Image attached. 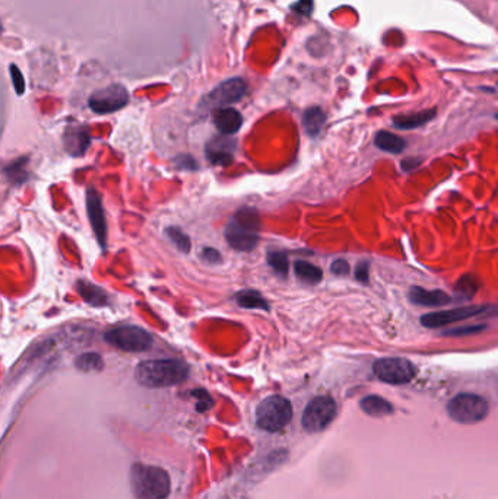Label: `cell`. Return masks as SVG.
Returning <instances> with one entry per match:
<instances>
[{"mask_svg": "<svg viewBox=\"0 0 498 499\" xmlns=\"http://www.w3.org/2000/svg\"><path fill=\"white\" fill-rule=\"evenodd\" d=\"M189 373V365L180 359H149L138 365L135 377L144 387L162 388L183 383Z\"/></svg>", "mask_w": 498, "mask_h": 499, "instance_id": "obj_1", "label": "cell"}, {"mask_svg": "<svg viewBox=\"0 0 498 499\" xmlns=\"http://www.w3.org/2000/svg\"><path fill=\"white\" fill-rule=\"evenodd\" d=\"M130 486L138 499H167L171 492L169 473L158 465L142 463L131 465Z\"/></svg>", "mask_w": 498, "mask_h": 499, "instance_id": "obj_2", "label": "cell"}, {"mask_svg": "<svg viewBox=\"0 0 498 499\" xmlns=\"http://www.w3.org/2000/svg\"><path fill=\"white\" fill-rule=\"evenodd\" d=\"M260 238V216L254 208L246 206L231 216L225 226V240L237 251H252Z\"/></svg>", "mask_w": 498, "mask_h": 499, "instance_id": "obj_3", "label": "cell"}, {"mask_svg": "<svg viewBox=\"0 0 498 499\" xmlns=\"http://www.w3.org/2000/svg\"><path fill=\"white\" fill-rule=\"evenodd\" d=\"M292 419V406L282 395H269L259 403L256 409V423L267 432L282 430Z\"/></svg>", "mask_w": 498, "mask_h": 499, "instance_id": "obj_4", "label": "cell"}, {"mask_svg": "<svg viewBox=\"0 0 498 499\" xmlns=\"http://www.w3.org/2000/svg\"><path fill=\"white\" fill-rule=\"evenodd\" d=\"M447 413L457 423L474 425L488 415V402L478 394L462 393L449 402Z\"/></svg>", "mask_w": 498, "mask_h": 499, "instance_id": "obj_5", "label": "cell"}, {"mask_svg": "<svg viewBox=\"0 0 498 499\" xmlns=\"http://www.w3.org/2000/svg\"><path fill=\"white\" fill-rule=\"evenodd\" d=\"M109 345L124 352H145L152 348V336L138 326H120L106 333Z\"/></svg>", "mask_w": 498, "mask_h": 499, "instance_id": "obj_6", "label": "cell"}, {"mask_svg": "<svg viewBox=\"0 0 498 499\" xmlns=\"http://www.w3.org/2000/svg\"><path fill=\"white\" fill-rule=\"evenodd\" d=\"M337 416V403L329 395H319L307 405L303 413V428L314 434L323 430Z\"/></svg>", "mask_w": 498, "mask_h": 499, "instance_id": "obj_7", "label": "cell"}, {"mask_svg": "<svg viewBox=\"0 0 498 499\" xmlns=\"http://www.w3.org/2000/svg\"><path fill=\"white\" fill-rule=\"evenodd\" d=\"M374 375L387 384H405L409 383L417 370L414 363L405 358H382L373 365Z\"/></svg>", "mask_w": 498, "mask_h": 499, "instance_id": "obj_8", "label": "cell"}, {"mask_svg": "<svg viewBox=\"0 0 498 499\" xmlns=\"http://www.w3.org/2000/svg\"><path fill=\"white\" fill-rule=\"evenodd\" d=\"M129 103V92L123 85L113 84L107 88L95 91L89 99L88 106L96 114H110L121 110Z\"/></svg>", "mask_w": 498, "mask_h": 499, "instance_id": "obj_9", "label": "cell"}, {"mask_svg": "<svg viewBox=\"0 0 498 499\" xmlns=\"http://www.w3.org/2000/svg\"><path fill=\"white\" fill-rule=\"evenodd\" d=\"M247 82L243 78H231L214 88L204 99V106L209 109H225L236 104L246 95Z\"/></svg>", "mask_w": 498, "mask_h": 499, "instance_id": "obj_10", "label": "cell"}, {"mask_svg": "<svg viewBox=\"0 0 498 499\" xmlns=\"http://www.w3.org/2000/svg\"><path fill=\"white\" fill-rule=\"evenodd\" d=\"M488 307H462V308H453V310H443V311H434L421 317V323L424 327L428 328H439L449 326L452 323H457L460 320H467L475 316H479L482 313H487Z\"/></svg>", "mask_w": 498, "mask_h": 499, "instance_id": "obj_11", "label": "cell"}, {"mask_svg": "<svg viewBox=\"0 0 498 499\" xmlns=\"http://www.w3.org/2000/svg\"><path fill=\"white\" fill-rule=\"evenodd\" d=\"M86 212H88V219L91 222L98 244L101 246L103 250H106L107 248V223H106L104 208L101 203V197H99L96 190L92 187L88 188L86 191Z\"/></svg>", "mask_w": 498, "mask_h": 499, "instance_id": "obj_12", "label": "cell"}, {"mask_svg": "<svg viewBox=\"0 0 498 499\" xmlns=\"http://www.w3.org/2000/svg\"><path fill=\"white\" fill-rule=\"evenodd\" d=\"M236 151H237V141L226 135H221L208 142L205 153H206V159L211 163L226 166L234 161Z\"/></svg>", "mask_w": 498, "mask_h": 499, "instance_id": "obj_13", "label": "cell"}, {"mask_svg": "<svg viewBox=\"0 0 498 499\" xmlns=\"http://www.w3.org/2000/svg\"><path fill=\"white\" fill-rule=\"evenodd\" d=\"M91 143V136L85 127L81 126H69L64 130L63 135V146L66 152L72 156H81L86 152Z\"/></svg>", "mask_w": 498, "mask_h": 499, "instance_id": "obj_14", "label": "cell"}, {"mask_svg": "<svg viewBox=\"0 0 498 499\" xmlns=\"http://www.w3.org/2000/svg\"><path fill=\"white\" fill-rule=\"evenodd\" d=\"M214 123H215L216 128L221 131V135L231 136L241 128L243 116L234 109L225 107V109H219L215 111Z\"/></svg>", "mask_w": 498, "mask_h": 499, "instance_id": "obj_15", "label": "cell"}, {"mask_svg": "<svg viewBox=\"0 0 498 499\" xmlns=\"http://www.w3.org/2000/svg\"><path fill=\"white\" fill-rule=\"evenodd\" d=\"M409 299L421 307H443L450 303V296L442 291H427L424 288H411Z\"/></svg>", "mask_w": 498, "mask_h": 499, "instance_id": "obj_16", "label": "cell"}, {"mask_svg": "<svg viewBox=\"0 0 498 499\" xmlns=\"http://www.w3.org/2000/svg\"><path fill=\"white\" fill-rule=\"evenodd\" d=\"M76 289L84 301H86L94 307H104L109 304V295L106 293L104 289L96 286L95 283L79 281L76 285Z\"/></svg>", "mask_w": 498, "mask_h": 499, "instance_id": "obj_17", "label": "cell"}, {"mask_svg": "<svg viewBox=\"0 0 498 499\" xmlns=\"http://www.w3.org/2000/svg\"><path fill=\"white\" fill-rule=\"evenodd\" d=\"M436 117V110H425L419 111L415 114H408V116H397L393 119V126L396 128L402 130H409L415 127H421L429 120H433Z\"/></svg>", "mask_w": 498, "mask_h": 499, "instance_id": "obj_18", "label": "cell"}, {"mask_svg": "<svg viewBox=\"0 0 498 499\" xmlns=\"http://www.w3.org/2000/svg\"><path fill=\"white\" fill-rule=\"evenodd\" d=\"M234 298H236V303L240 307H243V308H247V310H256L257 308V310H264V311L269 310L268 301L257 291L244 289V291L236 293Z\"/></svg>", "mask_w": 498, "mask_h": 499, "instance_id": "obj_19", "label": "cell"}, {"mask_svg": "<svg viewBox=\"0 0 498 499\" xmlns=\"http://www.w3.org/2000/svg\"><path fill=\"white\" fill-rule=\"evenodd\" d=\"M361 409L370 415V416H376V418H380V416H387L393 412V406L384 400V398L379 397V395H369V397H364L362 400H361Z\"/></svg>", "mask_w": 498, "mask_h": 499, "instance_id": "obj_20", "label": "cell"}, {"mask_svg": "<svg viewBox=\"0 0 498 499\" xmlns=\"http://www.w3.org/2000/svg\"><path fill=\"white\" fill-rule=\"evenodd\" d=\"M324 123H326V114L320 107H312L306 110L303 116V126L309 136L316 138L322 131Z\"/></svg>", "mask_w": 498, "mask_h": 499, "instance_id": "obj_21", "label": "cell"}, {"mask_svg": "<svg viewBox=\"0 0 498 499\" xmlns=\"http://www.w3.org/2000/svg\"><path fill=\"white\" fill-rule=\"evenodd\" d=\"M294 272L298 279L309 285H317L323 279L322 269L309 261H297L294 264Z\"/></svg>", "mask_w": 498, "mask_h": 499, "instance_id": "obj_22", "label": "cell"}, {"mask_svg": "<svg viewBox=\"0 0 498 499\" xmlns=\"http://www.w3.org/2000/svg\"><path fill=\"white\" fill-rule=\"evenodd\" d=\"M374 143L379 149L389 152V153H399L405 148V141L397 135H393V133H389V131H379L376 135Z\"/></svg>", "mask_w": 498, "mask_h": 499, "instance_id": "obj_23", "label": "cell"}, {"mask_svg": "<svg viewBox=\"0 0 498 499\" xmlns=\"http://www.w3.org/2000/svg\"><path fill=\"white\" fill-rule=\"evenodd\" d=\"M76 368L85 373H91V371H101L103 370V359L98 353H84L81 356L76 358L75 361Z\"/></svg>", "mask_w": 498, "mask_h": 499, "instance_id": "obj_24", "label": "cell"}, {"mask_svg": "<svg viewBox=\"0 0 498 499\" xmlns=\"http://www.w3.org/2000/svg\"><path fill=\"white\" fill-rule=\"evenodd\" d=\"M165 236H167V238L176 246V248L181 253H189L190 248H191V243H190V238L184 234V232L177 228V226H170L165 229Z\"/></svg>", "mask_w": 498, "mask_h": 499, "instance_id": "obj_25", "label": "cell"}, {"mask_svg": "<svg viewBox=\"0 0 498 499\" xmlns=\"http://www.w3.org/2000/svg\"><path fill=\"white\" fill-rule=\"evenodd\" d=\"M478 282L472 275H467L463 276L459 283L456 285V295L462 296L464 299H469L471 296H474L478 291Z\"/></svg>", "mask_w": 498, "mask_h": 499, "instance_id": "obj_26", "label": "cell"}, {"mask_svg": "<svg viewBox=\"0 0 498 499\" xmlns=\"http://www.w3.org/2000/svg\"><path fill=\"white\" fill-rule=\"evenodd\" d=\"M268 264L271 266V268L282 275V276H287L288 273V269H289V264H288V258L284 253L281 251H272L268 254Z\"/></svg>", "mask_w": 498, "mask_h": 499, "instance_id": "obj_27", "label": "cell"}, {"mask_svg": "<svg viewBox=\"0 0 498 499\" xmlns=\"http://www.w3.org/2000/svg\"><path fill=\"white\" fill-rule=\"evenodd\" d=\"M25 162H26V159H19V161H16V162H14V163L6 166L5 173L8 174L11 181H19V183L24 181V178H25Z\"/></svg>", "mask_w": 498, "mask_h": 499, "instance_id": "obj_28", "label": "cell"}, {"mask_svg": "<svg viewBox=\"0 0 498 499\" xmlns=\"http://www.w3.org/2000/svg\"><path fill=\"white\" fill-rule=\"evenodd\" d=\"M9 72H11V76H12V81H14V88H15L16 94H18V95H22V94H24V91H25L24 75L21 74V71L16 68L15 64H11Z\"/></svg>", "mask_w": 498, "mask_h": 499, "instance_id": "obj_29", "label": "cell"}, {"mask_svg": "<svg viewBox=\"0 0 498 499\" xmlns=\"http://www.w3.org/2000/svg\"><path fill=\"white\" fill-rule=\"evenodd\" d=\"M179 170H196V162L190 155H180L174 159Z\"/></svg>", "mask_w": 498, "mask_h": 499, "instance_id": "obj_30", "label": "cell"}, {"mask_svg": "<svg viewBox=\"0 0 498 499\" xmlns=\"http://www.w3.org/2000/svg\"><path fill=\"white\" fill-rule=\"evenodd\" d=\"M330 271L332 273H335L338 276H345L349 272V264L347 260H337L330 266Z\"/></svg>", "mask_w": 498, "mask_h": 499, "instance_id": "obj_31", "label": "cell"}, {"mask_svg": "<svg viewBox=\"0 0 498 499\" xmlns=\"http://www.w3.org/2000/svg\"><path fill=\"white\" fill-rule=\"evenodd\" d=\"M292 9L300 15H310L313 11V0H298V4H295Z\"/></svg>", "mask_w": 498, "mask_h": 499, "instance_id": "obj_32", "label": "cell"}, {"mask_svg": "<svg viewBox=\"0 0 498 499\" xmlns=\"http://www.w3.org/2000/svg\"><path fill=\"white\" fill-rule=\"evenodd\" d=\"M202 258L208 263H212V264H218L221 261V254L218 253V250L215 248H209V247H205L202 250Z\"/></svg>", "mask_w": 498, "mask_h": 499, "instance_id": "obj_33", "label": "cell"}, {"mask_svg": "<svg viewBox=\"0 0 498 499\" xmlns=\"http://www.w3.org/2000/svg\"><path fill=\"white\" fill-rule=\"evenodd\" d=\"M355 278H357L359 282H362V283L369 282V263L361 261V263L357 266Z\"/></svg>", "mask_w": 498, "mask_h": 499, "instance_id": "obj_34", "label": "cell"}, {"mask_svg": "<svg viewBox=\"0 0 498 499\" xmlns=\"http://www.w3.org/2000/svg\"><path fill=\"white\" fill-rule=\"evenodd\" d=\"M497 117H498V116H497Z\"/></svg>", "mask_w": 498, "mask_h": 499, "instance_id": "obj_35", "label": "cell"}]
</instances>
